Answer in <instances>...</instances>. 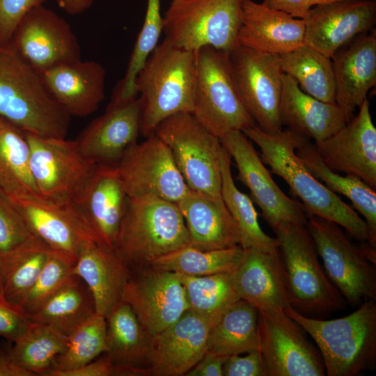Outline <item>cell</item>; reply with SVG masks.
Here are the masks:
<instances>
[{
	"mask_svg": "<svg viewBox=\"0 0 376 376\" xmlns=\"http://www.w3.org/2000/svg\"><path fill=\"white\" fill-rule=\"evenodd\" d=\"M260 148L263 162L280 176L301 201L307 217H318L338 224L354 238L367 242L365 221L355 210L315 178L296 153L304 138L286 128L267 134L256 125L242 131Z\"/></svg>",
	"mask_w": 376,
	"mask_h": 376,
	"instance_id": "6da1fadb",
	"label": "cell"
},
{
	"mask_svg": "<svg viewBox=\"0 0 376 376\" xmlns=\"http://www.w3.org/2000/svg\"><path fill=\"white\" fill-rule=\"evenodd\" d=\"M0 118L23 132L65 138L71 116L11 42L0 49Z\"/></svg>",
	"mask_w": 376,
	"mask_h": 376,
	"instance_id": "7a4b0ae2",
	"label": "cell"
},
{
	"mask_svg": "<svg viewBox=\"0 0 376 376\" xmlns=\"http://www.w3.org/2000/svg\"><path fill=\"white\" fill-rule=\"evenodd\" d=\"M196 52L177 47L166 39L151 53L136 79L141 101V134L154 133L164 119L191 113L196 84Z\"/></svg>",
	"mask_w": 376,
	"mask_h": 376,
	"instance_id": "3957f363",
	"label": "cell"
},
{
	"mask_svg": "<svg viewBox=\"0 0 376 376\" xmlns=\"http://www.w3.org/2000/svg\"><path fill=\"white\" fill-rule=\"evenodd\" d=\"M284 312L313 339L325 375L355 376L376 364V301H363L352 313L324 320L305 316L293 307Z\"/></svg>",
	"mask_w": 376,
	"mask_h": 376,
	"instance_id": "277c9868",
	"label": "cell"
},
{
	"mask_svg": "<svg viewBox=\"0 0 376 376\" xmlns=\"http://www.w3.org/2000/svg\"><path fill=\"white\" fill-rule=\"evenodd\" d=\"M188 230L177 204L153 197L127 198L113 250L130 270L189 246Z\"/></svg>",
	"mask_w": 376,
	"mask_h": 376,
	"instance_id": "5b68a950",
	"label": "cell"
},
{
	"mask_svg": "<svg viewBox=\"0 0 376 376\" xmlns=\"http://www.w3.org/2000/svg\"><path fill=\"white\" fill-rule=\"evenodd\" d=\"M273 230L292 307L313 313L341 309L345 299L320 263L307 226L281 222Z\"/></svg>",
	"mask_w": 376,
	"mask_h": 376,
	"instance_id": "8992f818",
	"label": "cell"
},
{
	"mask_svg": "<svg viewBox=\"0 0 376 376\" xmlns=\"http://www.w3.org/2000/svg\"><path fill=\"white\" fill-rule=\"evenodd\" d=\"M244 0H173L162 17L165 38L191 52L212 47L230 53L237 45Z\"/></svg>",
	"mask_w": 376,
	"mask_h": 376,
	"instance_id": "52a82bcc",
	"label": "cell"
},
{
	"mask_svg": "<svg viewBox=\"0 0 376 376\" xmlns=\"http://www.w3.org/2000/svg\"><path fill=\"white\" fill-rule=\"evenodd\" d=\"M196 118L219 139L256 125L239 95L229 53L212 47L196 51Z\"/></svg>",
	"mask_w": 376,
	"mask_h": 376,
	"instance_id": "ba28073f",
	"label": "cell"
},
{
	"mask_svg": "<svg viewBox=\"0 0 376 376\" xmlns=\"http://www.w3.org/2000/svg\"><path fill=\"white\" fill-rule=\"evenodd\" d=\"M169 148L189 188L217 199L221 194L219 139L191 113H178L162 121L154 131Z\"/></svg>",
	"mask_w": 376,
	"mask_h": 376,
	"instance_id": "9c48e42d",
	"label": "cell"
},
{
	"mask_svg": "<svg viewBox=\"0 0 376 376\" xmlns=\"http://www.w3.org/2000/svg\"><path fill=\"white\" fill-rule=\"evenodd\" d=\"M323 267L345 300L352 305L376 300L375 265L364 256L336 223L308 217L306 225Z\"/></svg>",
	"mask_w": 376,
	"mask_h": 376,
	"instance_id": "30bf717a",
	"label": "cell"
},
{
	"mask_svg": "<svg viewBox=\"0 0 376 376\" xmlns=\"http://www.w3.org/2000/svg\"><path fill=\"white\" fill-rule=\"evenodd\" d=\"M24 134L40 196L54 202L75 201L97 164L81 153L76 141Z\"/></svg>",
	"mask_w": 376,
	"mask_h": 376,
	"instance_id": "8fae6325",
	"label": "cell"
},
{
	"mask_svg": "<svg viewBox=\"0 0 376 376\" xmlns=\"http://www.w3.org/2000/svg\"><path fill=\"white\" fill-rule=\"evenodd\" d=\"M229 58L239 95L256 125L267 134L281 131L279 111L284 73L279 55L237 45Z\"/></svg>",
	"mask_w": 376,
	"mask_h": 376,
	"instance_id": "7c38bea8",
	"label": "cell"
},
{
	"mask_svg": "<svg viewBox=\"0 0 376 376\" xmlns=\"http://www.w3.org/2000/svg\"><path fill=\"white\" fill-rule=\"evenodd\" d=\"M116 166L127 198L178 204L190 190L169 148L154 133L130 147Z\"/></svg>",
	"mask_w": 376,
	"mask_h": 376,
	"instance_id": "4fadbf2b",
	"label": "cell"
},
{
	"mask_svg": "<svg viewBox=\"0 0 376 376\" xmlns=\"http://www.w3.org/2000/svg\"><path fill=\"white\" fill-rule=\"evenodd\" d=\"M222 147L233 157L237 180L250 191V198L274 230L281 222L307 225L308 217L301 203L289 198L273 180L249 139L240 130L219 138Z\"/></svg>",
	"mask_w": 376,
	"mask_h": 376,
	"instance_id": "5bb4252c",
	"label": "cell"
},
{
	"mask_svg": "<svg viewBox=\"0 0 376 376\" xmlns=\"http://www.w3.org/2000/svg\"><path fill=\"white\" fill-rule=\"evenodd\" d=\"M283 310L258 311V350L267 376H324L318 350Z\"/></svg>",
	"mask_w": 376,
	"mask_h": 376,
	"instance_id": "9a60e30c",
	"label": "cell"
},
{
	"mask_svg": "<svg viewBox=\"0 0 376 376\" xmlns=\"http://www.w3.org/2000/svg\"><path fill=\"white\" fill-rule=\"evenodd\" d=\"M32 233L50 251L75 264L86 244L97 242L75 201L54 202L40 196L10 198Z\"/></svg>",
	"mask_w": 376,
	"mask_h": 376,
	"instance_id": "2e32d148",
	"label": "cell"
},
{
	"mask_svg": "<svg viewBox=\"0 0 376 376\" xmlns=\"http://www.w3.org/2000/svg\"><path fill=\"white\" fill-rule=\"evenodd\" d=\"M122 300L130 306L152 337L175 323L189 309L177 274L152 266L130 270Z\"/></svg>",
	"mask_w": 376,
	"mask_h": 376,
	"instance_id": "e0dca14e",
	"label": "cell"
},
{
	"mask_svg": "<svg viewBox=\"0 0 376 376\" xmlns=\"http://www.w3.org/2000/svg\"><path fill=\"white\" fill-rule=\"evenodd\" d=\"M19 54L40 73L81 59V49L68 22L43 5L28 13L10 42Z\"/></svg>",
	"mask_w": 376,
	"mask_h": 376,
	"instance_id": "ac0fdd59",
	"label": "cell"
},
{
	"mask_svg": "<svg viewBox=\"0 0 376 376\" xmlns=\"http://www.w3.org/2000/svg\"><path fill=\"white\" fill-rule=\"evenodd\" d=\"M313 146L329 169L356 176L375 189L376 128L368 99L343 127Z\"/></svg>",
	"mask_w": 376,
	"mask_h": 376,
	"instance_id": "d6986e66",
	"label": "cell"
},
{
	"mask_svg": "<svg viewBox=\"0 0 376 376\" xmlns=\"http://www.w3.org/2000/svg\"><path fill=\"white\" fill-rule=\"evenodd\" d=\"M304 45L331 58L357 36L375 29V0H338L313 7L304 19Z\"/></svg>",
	"mask_w": 376,
	"mask_h": 376,
	"instance_id": "ffe728a7",
	"label": "cell"
},
{
	"mask_svg": "<svg viewBox=\"0 0 376 376\" xmlns=\"http://www.w3.org/2000/svg\"><path fill=\"white\" fill-rule=\"evenodd\" d=\"M127 201L116 164H97L75 200L97 244L111 249H113Z\"/></svg>",
	"mask_w": 376,
	"mask_h": 376,
	"instance_id": "44dd1931",
	"label": "cell"
},
{
	"mask_svg": "<svg viewBox=\"0 0 376 376\" xmlns=\"http://www.w3.org/2000/svg\"><path fill=\"white\" fill-rule=\"evenodd\" d=\"M141 101L109 104L77 140L81 153L97 164L115 165L141 134Z\"/></svg>",
	"mask_w": 376,
	"mask_h": 376,
	"instance_id": "7402d4cb",
	"label": "cell"
},
{
	"mask_svg": "<svg viewBox=\"0 0 376 376\" xmlns=\"http://www.w3.org/2000/svg\"><path fill=\"white\" fill-rule=\"evenodd\" d=\"M232 276L238 297L258 311H284L292 306L278 249L267 252L253 247L243 248Z\"/></svg>",
	"mask_w": 376,
	"mask_h": 376,
	"instance_id": "603a6c76",
	"label": "cell"
},
{
	"mask_svg": "<svg viewBox=\"0 0 376 376\" xmlns=\"http://www.w3.org/2000/svg\"><path fill=\"white\" fill-rule=\"evenodd\" d=\"M335 102L348 121L376 84L375 29L357 36L331 57Z\"/></svg>",
	"mask_w": 376,
	"mask_h": 376,
	"instance_id": "cb8c5ba5",
	"label": "cell"
},
{
	"mask_svg": "<svg viewBox=\"0 0 376 376\" xmlns=\"http://www.w3.org/2000/svg\"><path fill=\"white\" fill-rule=\"evenodd\" d=\"M210 326L207 320L187 310L153 336L151 375H185L207 351Z\"/></svg>",
	"mask_w": 376,
	"mask_h": 376,
	"instance_id": "d4e9b609",
	"label": "cell"
},
{
	"mask_svg": "<svg viewBox=\"0 0 376 376\" xmlns=\"http://www.w3.org/2000/svg\"><path fill=\"white\" fill-rule=\"evenodd\" d=\"M106 350L114 375H151L152 336L123 300L107 315Z\"/></svg>",
	"mask_w": 376,
	"mask_h": 376,
	"instance_id": "484cf974",
	"label": "cell"
},
{
	"mask_svg": "<svg viewBox=\"0 0 376 376\" xmlns=\"http://www.w3.org/2000/svg\"><path fill=\"white\" fill-rule=\"evenodd\" d=\"M304 19L263 3L243 1L238 45L280 56L304 45Z\"/></svg>",
	"mask_w": 376,
	"mask_h": 376,
	"instance_id": "4316f807",
	"label": "cell"
},
{
	"mask_svg": "<svg viewBox=\"0 0 376 376\" xmlns=\"http://www.w3.org/2000/svg\"><path fill=\"white\" fill-rule=\"evenodd\" d=\"M40 75L54 99L70 116L94 113L104 99L106 71L97 61L79 59Z\"/></svg>",
	"mask_w": 376,
	"mask_h": 376,
	"instance_id": "83f0119b",
	"label": "cell"
},
{
	"mask_svg": "<svg viewBox=\"0 0 376 376\" xmlns=\"http://www.w3.org/2000/svg\"><path fill=\"white\" fill-rule=\"evenodd\" d=\"M191 246L204 251L240 245L241 233L222 199L190 189L177 204Z\"/></svg>",
	"mask_w": 376,
	"mask_h": 376,
	"instance_id": "f1b7e54d",
	"label": "cell"
},
{
	"mask_svg": "<svg viewBox=\"0 0 376 376\" xmlns=\"http://www.w3.org/2000/svg\"><path fill=\"white\" fill-rule=\"evenodd\" d=\"M279 114L282 126L314 141L331 136L348 122L336 103L324 102L308 95L285 74Z\"/></svg>",
	"mask_w": 376,
	"mask_h": 376,
	"instance_id": "f546056e",
	"label": "cell"
},
{
	"mask_svg": "<svg viewBox=\"0 0 376 376\" xmlns=\"http://www.w3.org/2000/svg\"><path fill=\"white\" fill-rule=\"evenodd\" d=\"M72 274L88 287L96 313L106 317L122 300L130 270L113 249L91 242L79 252Z\"/></svg>",
	"mask_w": 376,
	"mask_h": 376,
	"instance_id": "4dcf8cb0",
	"label": "cell"
},
{
	"mask_svg": "<svg viewBox=\"0 0 376 376\" xmlns=\"http://www.w3.org/2000/svg\"><path fill=\"white\" fill-rule=\"evenodd\" d=\"M296 153L311 173L330 191L339 194L352 203V207L364 218L368 229L367 242L376 248V191L360 178L341 175L329 169L319 155L313 143L304 137Z\"/></svg>",
	"mask_w": 376,
	"mask_h": 376,
	"instance_id": "1f68e13d",
	"label": "cell"
},
{
	"mask_svg": "<svg viewBox=\"0 0 376 376\" xmlns=\"http://www.w3.org/2000/svg\"><path fill=\"white\" fill-rule=\"evenodd\" d=\"M258 350V310L239 299L210 326L207 351L227 357Z\"/></svg>",
	"mask_w": 376,
	"mask_h": 376,
	"instance_id": "d6a6232c",
	"label": "cell"
},
{
	"mask_svg": "<svg viewBox=\"0 0 376 376\" xmlns=\"http://www.w3.org/2000/svg\"><path fill=\"white\" fill-rule=\"evenodd\" d=\"M96 313L91 290L71 274L58 290L33 314L31 322L49 324L66 336Z\"/></svg>",
	"mask_w": 376,
	"mask_h": 376,
	"instance_id": "836d02e7",
	"label": "cell"
},
{
	"mask_svg": "<svg viewBox=\"0 0 376 376\" xmlns=\"http://www.w3.org/2000/svg\"><path fill=\"white\" fill-rule=\"evenodd\" d=\"M0 190L8 198L40 196L24 134L0 118Z\"/></svg>",
	"mask_w": 376,
	"mask_h": 376,
	"instance_id": "e575fe53",
	"label": "cell"
},
{
	"mask_svg": "<svg viewBox=\"0 0 376 376\" xmlns=\"http://www.w3.org/2000/svg\"><path fill=\"white\" fill-rule=\"evenodd\" d=\"M52 251L40 240L0 254V272L5 300L20 307Z\"/></svg>",
	"mask_w": 376,
	"mask_h": 376,
	"instance_id": "d590c367",
	"label": "cell"
},
{
	"mask_svg": "<svg viewBox=\"0 0 376 376\" xmlns=\"http://www.w3.org/2000/svg\"><path fill=\"white\" fill-rule=\"evenodd\" d=\"M220 166L221 198L240 230V246L242 248L253 247L267 252L276 251V240L265 233L260 228L258 212L251 198L236 187L231 172L230 156L223 147Z\"/></svg>",
	"mask_w": 376,
	"mask_h": 376,
	"instance_id": "8d00e7d4",
	"label": "cell"
},
{
	"mask_svg": "<svg viewBox=\"0 0 376 376\" xmlns=\"http://www.w3.org/2000/svg\"><path fill=\"white\" fill-rule=\"evenodd\" d=\"M279 56L283 73L295 79L304 92L320 101L336 103L330 58L305 45Z\"/></svg>",
	"mask_w": 376,
	"mask_h": 376,
	"instance_id": "74e56055",
	"label": "cell"
},
{
	"mask_svg": "<svg viewBox=\"0 0 376 376\" xmlns=\"http://www.w3.org/2000/svg\"><path fill=\"white\" fill-rule=\"evenodd\" d=\"M68 341V337L55 327L31 322L24 335L14 342L13 359L33 376L46 375L56 358L67 347Z\"/></svg>",
	"mask_w": 376,
	"mask_h": 376,
	"instance_id": "f35d334b",
	"label": "cell"
},
{
	"mask_svg": "<svg viewBox=\"0 0 376 376\" xmlns=\"http://www.w3.org/2000/svg\"><path fill=\"white\" fill-rule=\"evenodd\" d=\"M176 274L184 287L189 310L207 320L210 325L240 299L234 288L232 272L205 276Z\"/></svg>",
	"mask_w": 376,
	"mask_h": 376,
	"instance_id": "ab89813d",
	"label": "cell"
},
{
	"mask_svg": "<svg viewBox=\"0 0 376 376\" xmlns=\"http://www.w3.org/2000/svg\"><path fill=\"white\" fill-rule=\"evenodd\" d=\"M240 245L204 251L187 246L163 256L150 266L189 276L233 272L242 254Z\"/></svg>",
	"mask_w": 376,
	"mask_h": 376,
	"instance_id": "60d3db41",
	"label": "cell"
},
{
	"mask_svg": "<svg viewBox=\"0 0 376 376\" xmlns=\"http://www.w3.org/2000/svg\"><path fill=\"white\" fill-rule=\"evenodd\" d=\"M162 31L160 0H148L144 22L135 42L126 72L109 104H122L138 97L136 90L137 75L157 47Z\"/></svg>",
	"mask_w": 376,
	"mask_h": 376,
	"instance_id": "b9f144b4",
	"label": "cell"
},
{
	"mask_svg": "<svg viewBox=\"0 0 376 376\" xmlns=\"http://www.w3.org/2000/svg\"><path fill=\"white\" fill-rule=\"evenodd\" d=\"M106 318L95 313L69 336L67 347L54 360L46 376H59L95 359L106 350Z\"/></svg>",
	"mask_w": 376,
	"mask_h": 376,
	"instance_id": "7bdbcfd3",
	"label": "cell"
},
{
	"mask_svg": "<svg viewBox=\"0 0 376 376\" xmlns=\"http://www.w3.org/2000/svg\"><path fill=\"white\" fill-rule=\"evenodd\" d=\"M73 265L71 261L52 252L20 309L27 316L36 313L72 274Z\"/></svg>",
	"mask_w": 376,
	"mask_h": 376,
	"instance_id": "ee69618b",
	"label": "cell"
},
{
	"mask_svg": "<svg viewBox=\"0 0 376 376\" xmlns=\"http://www.w3.org/2000/svg\"><path fill=\"white\" fill-rule=\"evenodd\" d=\"M36 237L19 210L0 190V254L11 251Z\"/></svg>",
	"mask_w": 376,
	"mask_h": 376,
	"instance_id": "f6af8a7d",
	"label": "cell"
},
{
	"mask_svg": "<svg viewBox=\"0 0 376 376\" xmlns=\"http://www.w3.org/2000/svg\"><path fill=\"white\" fill-rule=\"evenodd\" d=\"M46 0H0V44H9L25 15Z\"/></svg>",
	"mask_w": 376,
	"mask_h": 376,
	"instance_id": "bcb514c9",
	"label": "cell"
},
{
	"mask_svg": "<svg viewBox=\"0 0 376 376\" xmlns=\"http://www.w3.org/2000/svg\"><path fill=\"white\" fill-rule=\"evenodd\" d=\"M223 376H267L261 353L254 350L244 357H227L223 366Z\"/></svg>",
	"mask_w": 376,
	"mask_h": 376,
	"instance_id": "7dc6e473",
	"label": "cell"
},
{
	"mask_svg": "<svg viewBox=\"0 0 376 376\" xmlns=\"http://www.w3.org/2000/svg\"><path fill=\"white\" fill-rule=\"evenodd\" d=\"M31 322L19 308L0 301V336L14 343L27 331Z\"/></svg>",
	"mask_w": 376,
	"mask_h": 376,
	"instance_id": "c3c4849f",
	"label": "cell"
},
{
	"mask_svg": "<svg viewBox=\"0 0 376 376\" xmlns=\"http://www.w3.org/2000/svg\"><path fill=\"white\" fill-rule=\"evenodd\" d=\"M335 1L338 0H263L262 3L270 8L304 19L313 7Z\"/></svg>",
	"mask_w": 376,
	"mask_h": 376,
	"instance_id": "681fc988",
	"label": "cell"
},
{
	"mask_svg": "<svg viewBox=\"0 0 376 376\" xmlns=\"http://www.w3.org/2000/svg\"><path fill=\"white\" fill-rule=\"evenodd\" d=\"M226 357L206 352L201 359L185 375L223 376V366Z\"/></svg>",
	"mask_w": 376,
	"mask_h": 376,
	"instance_id": "f907efd6",
	"label": "cell"
},
{
	"mask_svg": "<svg viewBox=\"0 0 376 376\" xmlns=\"http://www.w3.org/2000/svg\"><path fill=\"white\" fill-rule=\"evenodd\" d=\"M114 368L104 353L98 359L77 369L62 373L59 376H111Z\"/></svg>",
	"mask_w": 376,
	"mask_h": 376,
	"instance_id": "816d5d0a",
	"label": "cell"
},
{
	"mask_svg": "<svg viewBox=\"0 0 376 376\" xmlns=\"http://www.w3.org/2000/svg\"><path fill=\"white\" fill-rule=\"evenodd\" d=\"M10 343H0V376H33L15 361Z\"/></svg>",
	"mask_w": 376,
	"mask_h": 376,
	"instance_id": "f5cc1de1",
	"label": "cell"
},
{
	"mask_svg": "<svg viewBox=\"0 0 376 376\" xmlns=\"http://www.w3.org/2000/svg\"><path fill=\"white\" fill-rule=\"evenodd\" d=\"M59 7L70 15H79L88 8L93 0H56Z\"/></svg>",
	"mask_w": 376,
	"mask_h": 376,
	"instance_id": "db71d44e",
	"label": "cell"
},
{
	"mask_svg": "<svg viewBox=\"0 0 376 376\" xmlns=\"http://www.w3.org/2000/svg\"><path fill=\"white\" fill-rule=\"evenodd\" d=\"M0 301H6L3 297L2 279L0 272Z\"/></svg>",
	"mask_w": 376,
	"mask_h": 376,
	"instance_id": "11a10c76",
	"label": "cell"
},
{
	"mask_svg": "<svg viewBox=\"0 0 376 376\" xmlns=\"http://www.w3.org/2000/svg\"><path fill=\"white\" fill-rule=\"evenodd\" d=\"M2 45L0 44V49L1 48Z\"/></svg>",
	"mask_w": 376,
	"mask_h": 376,
	"instance_id": "9f6ffc18",
	"label": "cell"
}]
</instances>
